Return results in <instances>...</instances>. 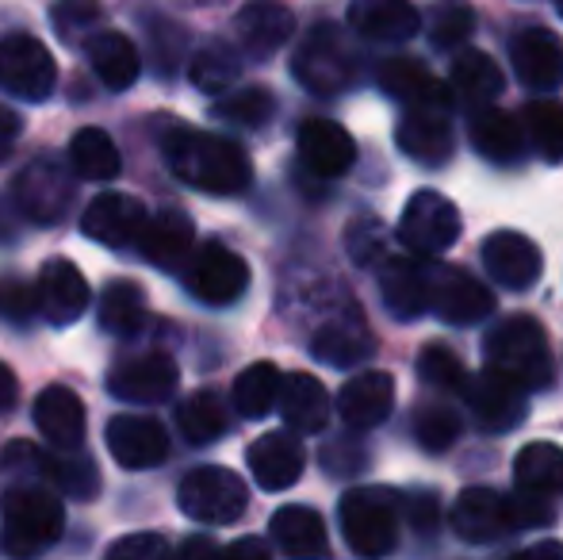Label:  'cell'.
I'll list each match as a JSON object with an SVG mask.
<instances>
[{"mask_svg":"<svg viewBox=\"0 0 563 560\" xmlns=\"http://www.w3.org/2000/svg\"><path fill=\"white\" fill-rule=\"evenodd\" d=\"M162 157L185 185L200 188L211 196H238L250 188L253 165L250 154L234 139L211 135V131H192L185 123H173L157 135Z\"/></svg>","mask_w":563,"mask_h":560,"instance_id":"1","label":"cell"},{"mask_svg":"<svg viewBox=\"0 0 563 560\" xmlns=\"http://www.w3.org/2000/svg\"><path fill=\"white\" fill-rule=\"evenodd\" d=\"M549 523H552V499H541V495H529V492L503 495L495 487H467L452 503V530L467 546H495V541Z\"/></svg>","mask_w":563,"mask_h":560,"instance_id":"2","label":"cell"},{"mask_svg":"<svg viewBox=\"0 0 563 560\" xmlns=\"http://www.w3.org/2000/svg\"><path fill=\"white\" fill-rule=\"evenodd\" d=\"M483 361L495 373L510 376L526 392L552 388L556 376V358H552V342L544 327L533 315H506L483 338Z\"/></svg>","mask_w":563,"mask_h":560,"instance_id":"3","label":"cell"},{"mask_svg":"<svg viewBox=\"0 0 563 560\" xmlns=\"http://www.w3.org/2000/svg\"><path fill=\"white\" fill-rule=\"evenodd\" d=\"M364 58L338 23H314L291 54V77L314 97H341L361 81Z\"/></svg>","mask_w":563,"mask_h":560,"instance_id":"4","label":"cell"},{"mask_svg":"<svg viewBox=\"0 0 563 560\" xmlns=\"http://www.w3.org/2000/svg\"><path fill=\"white\" fill-rule=\"evenodd\" d=\"M0 526L4 549L12 557L46 553L66 530V507L54 487H8L0 495Z\"/></svg>","mask_w":563,"mask_h":560,"instance_id":"5","label":"cell"},{"mask_svg":"<svg viewBox=\"0 0 563 560\" xmlns=\"http://www.w3.org/2000/svg\"><path fill=\"white\" fill-rule=\"evenodd\" d=\"M399 515L402 503L387 487H353L338 503L345 546L368 560L387 557L399 546Z\"/></svg>","mask_w":563,"mask_h":560,"instance_id":"6","label":"cell"},{"mask_svg":"<svg viewBox=\"0 0 563 560\" xmlns=\"http://www.w3.org/2000/svg\"><path fill=\"white\" fill-rule=\"evenodd\" d=\"M177 503L192 523L200 526H230L245 515L250 492L242 476L223 469V464H200L177 487Z\"/></svg>","mask_w":563,"mask_h":560,"instance_id":"7","label":"cell"},{"mask_svg":"<svg viewBox=\"0 0 563 560\" xmlns=\"http://www.w3.org/2000/svg\"><path fill=\"white\" fill-rule=\"evenodd\" d=\"M185 288L208 307H230L250 288V265H245V257L234 254L227 242L208 239L188 257Z\"/></svg>","mask_w":563,"mask_h":560,"instance_id":"8","label":"cell"},{"mask_svg":"<svg viewBox=\"0 0 563 560\" xmlns=\"http://www.w3.org/2000/svg\"><path fill=\"white\" fill-rule=\"evenodd\" d=\"M399 239L410 254H445L456 246L460 239V211L445 193H433V188H418L407 200L399 216Z\"/></svg>","mask_w":563,"mask_h":560,"instance_id":"9","label":"cell"},{"mask_svg":"<svg viewBox=\"0 0 563 560\" xmlns=\"http://www.w3.org/2000/svg\"><path fill=\"white\" fill-rule=\"evenodd\" d=\"M12 200L31 223L51 227L74 204V177L54 157H35L12 177Z\"/></svg>","mask_w":563,"mask_h":560,"instance_id":"10","label":"cell"},{"mask_svg":"<svg viewBox=\"0 0 563 560\" xmlns=\"http://www.w3.org/2000/svg\"><path fill=\"white\" fill-rule=\"evenodd\" d=\"M180 388V369L169 353H134L123 358L108 376V392L119 404H139V407H154V404H169Z\"/></svg>","mask_w":563,"mask_h":560,"instance_id":"11","label":"cell"},{"mask_svg":"<svg viewBox=\"0 0 563 560\" xmlns=\"http://www.w3.org/2000/svg\"><path fill=\"white\" fill-rule=\"evenodd\" d=\"M58 85V66L46 43L31 35L0 39V89L20 100H46Z\"/></svg>","mask_w":563,"mask_h":560,"instance_id":"12","label":"cell"},{"mask_svg":"<svg viewBox=\"0 0 563 560\" xmlns=\"http://www.w3.org/2000/svg\"><path fill=\"white\" fill-rule=\"evenodd\" d=\"M464 404L472 411V419L490 433H506L518 430L526 422L529 407H526V388L514 384L510 376L495 373V369H483V373L467 376L464 384Z\"/></svg>","mask_w":563,"mask_h":560,"instance_id":"13","label":"cell"},{"mask_svg":"<svg viewBox=\"0 0 563 560\" xmlns=\"http://www.w3.org/2000/svg\"><path fill=\"white\" fill-rule=\"evenodd\" d=\"M299 430H268L245 449V464H250L253 480L265 492H288L291 484H299L307 469V449L296 438Z\"/></svg>","mask_w":563,"mask_h":560,"instance_id":"14","label":"cell"},{"mask_svg":"<svg viewBox=\"0 0 563 560\" xmlns=\"http://www.w3.org/2000/svg\"><path fill=\"white\" fill-rule=\"evenodd\" d=\"M150 223V211L142 208L139 200L123 193H104L85 208L81 216V231L85 239L100 242V246H112V250H131L142 242Z\"/></svg>","mask_w":563,"mask_h":560,"instance_id":"15","label":"cell"},{"mask_svg":"<svg viewBox=\"0 0 563 560\" xmlns=\"http://www.w3.org/2000/svg\"><path fill=\"white\" fill-rule=\"evenodd\" d=\"M108 453L126 472L157 469L169 457V433L150 415H115L108 422Z\"/></svg>","mask_w":563,"mask_h":560,"instance_id":"16","label":"cell"},{"mask_svg":"<svg viewBox=\"0 0 563 560\" xmlns=\"http://www.w3.org/2000/svg\"><path fill=\"white\" fill-rule=\"evenodd\" d=\"M234 35L250 58L265 62L276 51L288 46V39L296 35V15L284 0H250L245 8H238L234 15Z\"/></svg>","mask_w":563,"mask_h":560,"instance_id":"17","label":"cell"},{"mask_svg":"<svg viewBox=\"0 0 563 560\" xmlns=\"http://www.w3.org/2000/svg\"><path fill=\"white\" fill-rule=\"evenodd\" d=\"M433 311L449 322V327H475L487 315H495V292L479 284L467 270L456 265H441L433 273Z\"/></svg>","mask_w":563,"mask_h":560,"instance_id":"18","label":"cell"},{"mask_svg":"<svg viewBox=\"0 0 563 560\" xmlns=\"http://www.w3.org/2000/svg\"><path fill=\"white\" fill-rule=\"evenodd\" d=\"M296 150H299V162L314 173V177H345L349 169L356 165V142L341 128L338 120H303L299 123V135H296Z\"/></svg>","mask_w":563,"mask_h":560,"instance_id":"19","label":"cell"},{"mask_svg":"<svg viewBox=\"0 0 563 560\" xmlns=\"http://www.w3.org/2000/svg\"><path fill=\"white\" fill-rule=\"evenodd\" d=\"M38 315L54 327H74L89 307L92 292L85 284V273L69 257H51L38 270Z\"/></svg>","mask_w":563,"mask_h":560,"instance_id":"20","label":"cell"},{"mask_svg":"<svg viewBox=\"0 0 563 560\" xmlns=\"http://www.w3.org/2000/svg\"><path fill=\"white\" fill-rule=\"evenodd\" d=\"M483 265H487V277L510 292H526L541 281L544 257L541 246L529 242L518 231H495L483 242Z\"/></svg>","mask_w":563,"mask_h":560,"instance_id":"21","label":"cell"},{"mask_svg":"<svg viewBox=\"0 0 563 560\" xmlns=\"http://www.w3.org/2000/svg\"><path fill=\"white\" fill-rule=\"evenodd\" d=\"M376 85L387 97L402 100L407 108H430V112H452V85L430 77L426 62L418 58H387L376 66Z\"/></svg>","mask_w":563,"mask_h":560,"instance_id":"22","label":"cell"},{"mask_svg":"<svg viewBox=\"0 0 563 560\" xmlns=\"http://www.w3.org/2000/svg\"><path fill=\"white\" fill-rule=\"evenodd\" d=\"M510 66L533 92H556L563 85V46L549 28L518 31L510 43Z\"/></svg>","mask_w":563,"mask_h":560,"instance_id":"23","label":"cell"},{"mask_svg":"<svg viewBox=\"0 0 563 560\" xmlns=\"http://www.w3.org/2000/svg\"><path fill=\"white\" fill-rule=\"evenodd\" d=\"M379 299L391 319L415 322L433 307V277L415 257H387L379 265Z\"/></svg>","mask_w":563,"mask_h":560,"instance_id":"24","label":"cell"},{"mask_svg":"<svg viewBox=\"0 0 563 560\" xmlns=\"http://www.w3.org/2000/svg\"><path fill=\"white\" fill-rule=\"evenodd\" d=\"M395 411V376L368 369L356 373L341 384L338 392V415L349 430H372V426L387 422Z\"/></svg>","mask_w":563,"mask_h":560,"instance_id":"25","label":"cell"},{"mask_svg":"<svg viewBox=\"0 0 563 560\" xmlns=\"http://www.w3.org/2000/svg\"><path fill=\"white\" fill-rule=\"evenodd\" d=\"M372 350H376V338H372L368 322L361 319V311H341L311 334V358L330 369L361 365L372 358Z\"/></svg>","mask_w":563,"mask_h":560,"instance_id":"26","label":"cell"},{"mask_svg":"<svg viewBox=\"0 0 563 560\" xmlns=\"http://www.w3.org/2000/svg\"><path fill=\"white\" fill-rule=\"evenodd\" d=\"M139 250H142V257L154 265V270H162V273L185 270L188 257H192V250H196L192 219H188L185 211H177V208H162L157 216H150Z\"/></svg>","mask_w":563,"mask_h":560,"instance_id":"27","label":"cell"},{"mask_svg":"<svg viewBox=\"0 0 563 560\" xmlns=\"http://www.w3.org/2000/svg\"><path fill=\"white\" fill-rule=\"evenodd\" d=\"M349 28L368 43H407L422 28L410 0H349Z\"/></svg>","mask_w":563,"mask_h":560,"instance_id":"28","label":"cell"},{"mask_svg":"<svg viewBox=\"0 0 563 560\" xmlns=\"http://www.w3.org/2000/svg\"><path fill=\"white\" fill-rule=\"evenodd\" d=\"M35 426L51 449H81L85 441V404L74 388L51 384L35 399Z\"/></svg>","mask_w":563,"mask_h":560,"instance_id":"29","label":"cell"},{"mask_svg":"<svg viewBox=\"0 0 563 560\" xmlns=\"http://www.w3.org/2000/svg\"><path fill=\"white\" fill-rule=\"evenodd\" d=\"M395 142H399L402 154L422 165H445L452 150H456L449 112H430V108H407L399 131H395Z\"/></svg>","mask_w":563,"mask_h":560,"instance_id":"30","label":"cell"},{"mask_svg":"<svg viewBox=\"0 0 563 560\" xmlns=\"http://www.w3.org/2000/svg\"><path fill=\"white\" fill-rule=\"evenodd\" d=\"M467 139H472L475 154H483L487 162L498 165H514L526 154V123L518 116L503 112V108L479 105V112L467 123Z\"/></svg>","mask_w":563,"mask_h":560,"instance_id":"31","label":"cell"},{"mask_svg":"<svg viewBox=\"0 0 563 560\" xmlns=\"http://www.w3.org/2000/svg\"><path fill=\"white\" fill-rule=\"evenodd\" d=\"M85 51H89V66H92V74L100 77L104 89L123 92L142 77L139 46L126 35H119V31H97V35L85 43Z\"/></svg>","mask_w":563,"mask_h":560,"instance_id":"32","label":"cell"},{"mask_svg":"<svg viewBox=\"0 0 563 560\" xmlns=\"http://www.w3.org/2000/svg\"><path fill=\"white\" fill-rule=\"evenodd\" d=\"M276 411L284 415V422L299 433H319L330 422V392L322 388L319 376L311 373H288L280 388V404Z\"/></svg>","mask_w":563,"mask_h":560,"instance_id":"33","label":"cell"},{"mask_svg":"<svg viewBox=\"0 0 563 560\" xmlns=\"http://www.w3.org/2000/svg\"><path fill=\"white\" fill-rule=\"evenodd\" d=\"M268 534H273L276 549H284L288 557H322L330 549L322 515L311 507H299V503L276 510L273 523H268Z\"/></svg>","mask_w":563,"mask_h":560,"instance_id":"34","label":"cell"},{"mask_svg":"<svg viewBox=\"0 0 563 560\" xmlns=\"http://www.w3.org/2000/svg\"><path fill=\"white\" fill-rule=\"evenodd\" d=\"M514 484L518 492L541 495V499H560L563 495V449L552 441H529L514 457Z\"/></svg>","mask_w":563,"mask_h":560,"instance_id":"35","label":"cell"},{"mask_svg":"<svg viewBox=\"0 0 563 560\" xmlns=\"http://www.w3.org/2000/svg\"><path fill=\"white\" fill-rule=\"evenodd\" d=\"M280 388H284V373L273 365V361H253L250 369H242L230 388V404L242 419L257 422L265 419L268 411H276L280 404Z\"/></svg>","mask_w":563,"mask_h":560,"instance_id":"36","label":"cell"},{"mask_svg":"<svg viewBox=\"0 0 563 560\" xmlns=\"http://www.w3.org/2000/svg\"><path fill=\"white\" fill-rule=\"evenodd\" d=\"M69 169L81 180H97L108 185L123 173V157H119L115 142L108 139V131L100 128H81L69 139Z\"/></svg>","mask_w":563,"mask_h":560,"instance_id":"37","label":"cell"},{"mask_svg":"<svg viewBox=\"0 0 563 560\" xmlns=\"http://www.w3.org/2000/svg\"><path fill=\"white\" fill-rule=\"evenodd\" d=\"M449 85L460 100H467V105H487V100H495L498 92H503L506 81H503V69H498V62L490 58V54L467 46V51L456 54V62H452Z\"/></svg>","mask_w":563,"mask_h":560,"instance_id":"38","label":"cell"},{"mask_svg":"<svg viewBox=\"0 0 563 560\" xmlns=\"http://www.w3.org/2000/svg\"><path fill=\"white\" fill-rule=\"evenodd\" d=\"M227 426H230V415L216 392H192V396L177 407V430L188 446H211V441L223 438Z\"/></svg>","mask_w":563,"mask_h":560,"instance_id":"39","label":"cell"},{"mask_svg":"<svg viewBox=\"0 0 563 560\" xmlns=\"http://www.w3.org/2000/svg\"><path fill=\"white\" fill-rule=\"evenodd\" d=\"M146 322V296L134 281H112L100 296V327L115 338H131Z\"/></svg>","mask_w":563,"mask_h":560,"instance_id":"40","label":"cell"},{"mask_svg":"<svg viewBox=\"0 0 563 560\" xmlns=\"http://www.w3.org/2000/svg\"><path fill=\"white\" fill-rule=\"evenodd\" d=\"M43 480H51L54 492L69 499H92L100 492V472L81 449H58L43 461Z\"/></svg>","mask_w":563,"mask_h":560,"instance_id":"41","label":"cell"},{"mask_svg":"<svg viewBox=\"0 0 563 560\" xmlns=\"http://www.w3.org/2000/svg\"><path fill=\"white\" fill-rule=\"evenodd\" d=\"M238 74H242V66H238V54L227 43H208L203 51H196L192 66H188L192 85L208 97H223V92L234 89Z\"/></svg>","mask_w":563,"mask_h":560,"instance_id":"42","label":"cell"},{"mask_svg":"<svg viewBox=\"0 0 563 560\" xmlns=\"http://www.w3.org/2000/svg\"><path fill=\"white\" fill-rule=\"evenodd\" d=\"M273 116H276V97L265 89V85H250V89L223 92V100L216 105V120L234 123V128H245V131L265 128Z\"/></svg>","mask_w":563,"mask_h":560,"instance_id":"43","label":"cell"},{"mask_svg":"<svg viewBox=\"0 0 563 560\" xmlns=\"http://www.w3.org/2000/svg\"><path fill=\"white\" fill-rule=\"evenodd\" d=\"M521 123H526V135L544 162H563V105H556V100H529Z\"/></svg>","mask_w":563,"mask_h":560,"instance_id":"44","label":"cell"},{"mask_svg":"<svg viewBox=\"0 0 563 560\" xmlns=\"http://www.w3.org/2000/svg\"><path fill=\"white\" fill-rule=\"evenodd\" d=\"M410 430L426 453H445L460 438V415L445 404H422L410 419Z\"/></svg>","mask_w":563,"mask_h":560,"instance_id":"45","label":"cell"},{"mask_svg":"<svg viewBox=\"0 0 563 560\" xmlns=\"http://www.w3.org/2000/svg\"><path fill=\"white\" fill-rule=\"evenodd\" d=\"M100 20H104L100 0H58V4L51 8V23L66 46L89 43L100 31Z\"/></svg>","mask_w":563,"mask_h":560,"instance_id":"46","label":"cell"},{"mask_svg":"<svg viewBox=\"0 0 563 560\" xmlns=\"http://www.w3.org/2000/svg\"><path fill=\"white\" fill-rule=\"evenodd\" d=\"M418 376H422L426 388L438 392H464L467 384V369L445 342H430L418 353Z\"/></svg>","mask_w":563,"mask_h":560,"instance_id":"47","label":"cell"},{"mask_svg":"<svg viewBox=\"0 0 563 560\" xmlns=\"http://www.w3.org/2000/svg\"><path fill=\"white\" fill-rule=\"evenodd\" d=\"M475 31V12L464 4V0H441L433 8V20H430V43L438 51H456L472 39Z\"/></svg>","mask_w":563,"mask_h":560,"instance_id":"48","label":"cell"},{"mask_svg":"<svg viewBox=\"0 0 563 560\" xmlns=\"http://www.w3.org/2000/svg\"><path fill=\"white\" fill-rule=\"evenodd\" d=\"M38 315V288L20 277H0V319L12 327H27Z\"/></svg>","mask_w":563,"mask_h":560,"instance_id":"49","label":"cell"},{"mask_svg":"<svg viewBox=\"0 0 563 560\" xmlns=\"http://www.w3.org/2000/svg\"><path fill=\"white\" fill-rule=\"evenodd\" d=\"M150 46H154V69L157 77H173L185 54V31L169 20H150Z\"/></svg>","mask_w":563,"mask_h":560,"instance_id":"50","label":"cell"},{"mask_svg":"<svg viewBox=\"0 0 563 560\" xmlns=\"http://www.w3.org/2000/svg\"><path fill=\"white\" fill-rule=\"evenodd\" d=\"M364 464H368V453L353 438H338L322 449V469L330 476H356V472H364Z\"/></svg>","mask_w":563,"mask_h":560,"instance_id":"51","label":"cell"},{"mask_svg":"<svg viewBox=\"0 0 563 560\" xmlns=\"http://www.w3.org/2000/svg\"><path fill=\"white\" fill-rule=\"evenodd\" d=\"M43 461H46L43 449L23 438L8 441V446L0 449V472H4V476H43Z\"/></svg>","mask_w":563,"mask_h":560,"instance_id":"52","label":"cell"},{"mask_svg":"<svg viewBox=\"0 0 563 560\" xmlns=\"http://www.w3.org/2000/svg\"><path fill=\"white\" fill-rule=\"evenodd\" d=\"M402 515H407L410 530L422 534V538H430V534L441 526V503H438V495L426 492V487H418V492H410L407 503H402Z\"/></svg>","mask_w":563,"mask_h":560,"instance_id":"53","label":"cell"},{"mask_svg":"<svg viewBox=\"0 0 563 560\" xmlns=\"http://www.w3.org/2000/svg\"><path fill=\"white\" fill-rule=\"evenodd\" d=\"M169 553V541L162 538V534H126V538H119L112 549H108V557L112 560H146V557H165Z\"/></svg>","mask_w":563,"mask_h":560,"instance_id":"54","label":"cell"},{"mask_svg":"<svg viewBox=\"0 0 563 560\" xmlns=\"http://www.w3.org/2000/svg\"><path fill=\"white\" fill-rule=\"evenodd\" d=\"M345 242H349V254H353L356 265H372V250H376V254L384 250V234H379V227L368 223V219L356 223Z\"/></svg>","mask_w":563,"mask_h":560,"instance_id":"55","label":"cell"},{"mask_svg":"<svg viewBox=\"0 0 563 560\" xmlns=\"http://www.w3.org/2000/svg\"><path fill=\"white\" fill-rule=\"evenodd\" d=\"M20 131H23L20 116H15L12 108L0 105V162H8V157H12L15 142H20Z\"/></svg>","mask_w":563,"mask_h":560,"instance_id":"56","label":"cell"},{"mask_svg":"<svg viewBox=\"0 0 563 560\" xmlns=\"http://www.w3.org/2000/svg\"><path fill=\"white\" fill-rule=\"evenodd\" d=\"M20 399V384H15V373L0 361V415H8Z\"/></svg>","mask_w":563,"mask_h":560,"instance_id":"57","label":"cell"},{"mask_svg":"<svg viewBox=\"0 0 563 560\" xmlns=\"http://www.w3.org/2000/svg\"><path fill=\"white\" fill-rule=\"evenodd\" d=\"M230 553H253V557H268V546H265V541H257V538H242V541H234V546H230Z\"/></svg>","mask_w":563,"mask_h":560,"instance_id":"58","label":"cell"},{"mask_svg":"<svg viewBox=\"0 0 563 560\" xmlns=\"http://www.w3.org/2000/svg\"><path fill=\"white\" fill-rule=\"evenodd\" d=\"M211 549H216V541L211 538H188V541H180V553H211Z\"/></svg>","mask_w":563,"mask_h":560,"instance_id":"59","label":"cell"},{"mask_svg":"<svg viewBox=\"0 0 563 560\" xmlns=\"http://www.w3.org/2000/svg\"><path fill=\"white\" fill-rule=\"evenodd\" d=\"M526 557H563V546L560 541H544V546H529Z\"/></svg>","mask_w":563,"mask_h":560,"instance_id":"60","label":"cell"},{"mask_svg":"<svg viewBox=\"0 0 563 560\" xmlns=\"http://www.w3.org/2000/svg\"><path fill=\"white\" fill-rule=\"evenodd\" d=\"M556 8H560V15H563V0H556Z\"/></svg>","mask_w":563,"mask_h":560,"instance_id":"61","label":"cell"}]
</instances>
